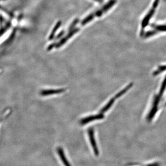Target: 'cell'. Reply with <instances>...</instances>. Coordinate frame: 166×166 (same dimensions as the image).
Returning <instances> with one entry per match:
<instances>
[{"instance_id": "cell-1", "label": "cell", "mask_w": 166, "mask_h": 166, "mask_svg": "<svg viewBox=\"0 0 166 166\" xmlns=\"http://www.w3.org/2000/svg\"><path fill=\"white\" fill-rule=\"evenodd\" d=\"M104 118V114H101V113L95 115H90V116H87V117L83 118L80 121V124L81 125H84L91 121L101 120Z\"/></svg>"}, {"instance_id": "cell-2", "label": "cell", "mask_w": 166, "mask_h": 166, "mask_svg": "<svg viewBox=\"0 0 166 166\" xmlns=\"http://www.w3.org/2000/svg\"><path fill=\"white\" fill-rule=\"evenodd\" d=\"M88 134L89 135V139L91 142V145L93 148V151L96 156H97L99 154L98 148L96 142L95 137H94V131L93 128H90L88 130Z\"/></svg>"}, {"instance_id": "cell-3", "label": "cell", "mask_w": 166, "mask_h": 166, "mask_svg": "<svg viewBox=\"0 0 166 166\" xmlns=\"http://www.w3.org/2000/svg\"><path fill=\"white\" fill-rule=\"evenodd\" d=\"M161 97L159 95L155 96L154 98L153 104L152 108L148 116L147 117V120L149 121H151L152 120L154 116H155V114L157 113V106L160 101Z\"/></svg>"}, {"instance_id": "cell-4", "label": "cell", "mask_w": 166, "mask_h": 166, "mask_svg": "<svg viewBox=\"0 0 166 166\" xmlns=\"http://www.w3.org/2000/svg\"><path fill=\"white\" fill-rule=\"evenodd\" d=\"M79 30H80V28H78L74 29H72V30H71L70 33H69L67 35V36L64 37V38H63L62 40H61L60 42H59V43H55V48H60L61 46L64 45L69 39L72 38V36L74 35L76 33L78 32Z\"/></svg>"}, {"instance_id": "cell-5", "label": "cell", "mask_w": 166, "mask_h": 166, "mask_svg": "<svg viewBox=\"0 0 166 166\" xmlns=\"http://www.w3.org/2000/svg\"><path fill=\"white\" fill-rule=\"evenodd\" d=\"M66 91L65 89H49V90H43L40 91V94L42 96H48L53 95L55 94H60L63 93Z\"/></svg>"}, {"instance_id": "cell-6", "label": "cell", "mask_w": 166, "mask_h": 166, "mask_svg": "<svg viewBox=\"0 0 166 166\" xmlns=\"http://www.w3.org/2000/svg\"><path fill=\"white\" fill-rule=\"evenodd\" d=\"M155 12V9H152L150 10L147 14L146 15L145 17L144 18L142 22V29L144 30L145 27L147 26L149 24V20L152 17Z\"/></svg>"}, {"instance_id": "cell-7", "label": "cell", "mask_w": 166, "mask_h": 166, "mask_svg": "<svg viewBox=\"0 0 166 166\" xmlns=\"http://www.w3.org/2000/svg\"><path fill=\"white\" fill-rule=\"evenodd\" d=\"M57 152L59 154V156H60V158H61V160H62L63 163L64 164L65 166H71L68 160H67L66 157H65L62 149L61 148V147H59L57 149Z\"/></svg>"}, {"instance_id": "cell-8", "label": "cell", "mask_w": 166, "mask_h": 166, "mask_svg": "<svg viewBox=\"0 0 166 166\" xmlns=\"http://www.w3.org/2000/svg\"><path fill=\"white\" fill-rule=\"evenodd\" d=\"M115 99L114 98H114H111V99L108 101V103H107L101 109L100 113L104 114V113L107 112V111L110 109L111 107L112 106V105H113L114 102L115 101Z\"/></svg>"}, {"instance_id": "cell-9", "label": "cell", "mask_w": 166, "mask_h": 166, "mask_svg": "<svg viewBox=\"0 0 166 166\" xmlns=\"http://www.w3.org/2000/svg\"><path fill=\"white\" fill-rule=\"evenodd\" d=\"M133 86V83H130V84H129L124 89L120 91L119 92H118L116 95L115 96V97H114V98H115V99H116L117 98H120V97H121L122 95H123L124 94H125Z\"/></svg>"}, {"instance_id": "cell-10", "label": "cell", "mask_w": 166, "mask_h": 166, "mask_svg": "<svg viewBox=\"0 0 166 166\" xmlns=\"http://www.w3.org/2000/svg\"><path fill=\"white\" fill-rule=\"evenodd\" d=\"M95 17H96L95 13L91 14L88 15V16H87L85 19H84V20L82 21L81 23V25L82 26L85 25L87 23H89V22L91 21Z\"/></svg>"}, {"instance_id": "cell-11", "label": "cell", "mask_w": 166, "mask_h": 166, "mask_svg": "<svg viewBox=\"0 0 166 166\" xmlns=\"http://www.w3.org/2000/svg\"><path fill=\"white\" fill-rule=\"evenodd\" d=\"M61 24H62V21H59L57 23L56 25L54 26V28L53 30L51 32V34H50V35L49 36V40H52V39L54 37V34H55V33L57 32V30L60 27Z\"/></svg>"}, {"instance_id": "cell-12", "label": "cell", "mask_w": 166, "mask_h": 166, "mask_svg": "<svg viewBox=\"0 0 166 166\" xmlns=\"http://www.w3.org/2000/svg\"><path fill=\"white\" fill-rule=\"evenodd\" d=\"M151 26L155 29L157 31H166V25H158L152 24Z\"/></svg>"}, {"instance_id": "cell-13", "label": "cell", "mask_w": 166, "mask_h": 166, "mask_svg": "<svg viewBox=\"0 0 166 166\" xmlns=\"http://www.w3.org/2000/svg\"><path fill=\"white\" fill-rule=\"evenodd\" d=\"M166 76L165 77V79H164V81H163V83H162V86H161V89H160V92H159V94L158 95L160 97L163 95V92H164V91H165V89H166Z\"/></svg>"}, {"instance_id": "cell-14", "label": "cell", "mask_w": 166, "mask_h": 166, "mask_svg": "<svg viewBox=\"0 0 166 166\" xmlns=\"http://www.w3.org/2000/svg\"><path fill=\"white\" fill-rule=\"evenodd\" d=\"M166 70V66H160L158 68L157 70H156V71L154 72L153 75L154 76L157 75L159 74L161 72H163V71H165Z\"/></svg>"}, {"instance_id": "cell-15", "label": "cell", "mask_w": 166, "mask_h": 166, "mask_svg": "<svg viewBox=\"0 0 166 166\" xmlns=\"http://www.w3.org/2000/svg\"><path fill=\"white\" fill-rule=\"evenodd\" d=\"M157 33V31L156 30H149V31H147L144 34V38H148L149 37H152V36L156 34Z\"/></svg>"}, {"instance_id": "cell-16", "label": "cell", "mask_w": 166, "mask_h": 166, "mask_svg": "<svg viewBox=\"0 0 166 166\" xmlns=\"http://www.w3.org/2000/svg\"><path fill=\"white\" fill-rule=\"evenodd\" d=\"M78 21H79V20H78V19H76L73 21L72 23V24L70 25V27L69 28V30H71L73 29V28H74V26L76 25L78 23Z\"/></svg>"}, {"instance_id": "cell-17", "label": "cell", "mask_w": 166, "mask_h": 166, "mask_svg": "<svg viewBox=\"0 0 166 166\" xmlns=\"http://www.w3.org/2000/svg\"><path fill=\"white\" fill-rule=\"evenodd\" d=\"M145 166H160V165L157 162H153L151 163H148Z\"/></svg>"}, {"instance_id": "cell-18", "label": "cell", "mask_w": 166, "mask_h": 166, "mask_svg": "<svg viewBox=\"0 0 166 166\" xmlns=\"http://www.w3.org/2000/svg\"><path fill=\"white\" fill-rule=\"evenodd\" d=\"M160 0H155L153 4V9H156V7L158 6V5L159 4V2H160Z\"/></svg>"}, {"instance_id": "cell-19", "label": "cell", "mask_w": 166, "mask_h": 166, "mask_svg": "<svg viewBox=\"0 0 166 166\" xmlns=\"http://www.w3.org/2000/svg\"><path fill=\"white\" fill-rule=\"evenodd\" d=\"M64 34V31H61V33H60L57 36V39L59 38H61V37H62V36L63 35V34Z\"/></svg>"}, {"instance_id": "cell-20", "label": "cell", "mask_w": 166, "mask_h": 166, "mask_svg": "<svg viewBox=\"0 0 166 166\" xmlns=\"http://www.w3.org/2000/svg\"><path fill=\"white\" fill-rule=\"evenodd\" d=\"M95 1L99 2H102L103 1V0H95Z\"/></svg>"}, {"instance_id": "cell-21", "label": "cell", "mask_w": 166, "mask_h": 166, "mask_svg": "<svg viewBox=\"0 0 166 166\" xmlns=\"http://www.w3.org/2000/svg\"><path fill=\"white\" fill-rule=\"evenodd\" d=\"M165 1H166V0H165Z\"/></svg>"}]
</instances>
